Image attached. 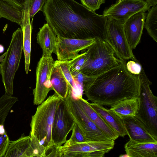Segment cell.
I'll return each mask as SVG.
<instances>
[{
  "instance_id": "obj_17",
  "label": "cell",
  "mask_w": 157,
  "mask_h": 157,
  "mask_svg": "<svg viewBox=\"0 0 157 157\" xmlns=\"http://www.w3.org/2000/svg\"><path fill=\"white\" fill-rule=\"evenodd\" d=\"M83 111L89 118L111 140H115L119 137L103 118L91 107L87 100L82 98V94L76 98Z\"/></svg>"
},
{
  "instance_id": "obj_34",
  "label": "cell",
  "mask_w": 157,
  "mask_h": 157,
  "mask_svg": "<svg viewBox=\"0 0 157 157\" xmlns=\"http://www.w3.org/2000/svg\"><path fill=\"white\" fill-rule=\"evenodd\" d=\"M126 67L128 71L132 74L138 75L143 68L138 61L129 60L126 63Z\"/></svg>"
},
{
  "instance_id": "obj_2",
  "label": "cell",
  "mask_w": 157,
  "mask_h": 157,
  "mask_svg": "<svg viewBox=\"0 0 157 157\" xmlns=\"http://www.w3.org/2000/svg\"><path fill=\"white\" fill-rule=\"evenodd\" d=\"M126 60L97 76L82 87L85 94L92 103L111 106L124 100L138 97L139 82L138 75L129 72Z\"/></svg>"
},
{
  "instance_id": "obj_38",
  "label": "cell",
  "mask_w": 157,
  "mask_h": 157,
  "mask_svg": "<svg viewBox=\"0 0 157 157\" xmlns=\"http://www.w3.org/2000/svg\"><path fill=\"white\" fill-rule=\"evenodd\" d=\"M5 54L6 53H5L2 55L0 57V63H1L3 60L5 55Z\"/></svg>"
},
{
  "instance_id": "obj_16",
  "label": "cell",
  "mask_w": 157,
  "mask_h": 157,
  "mask_svg": "<svg viewBox=\"0 0 157 157\" xmlns=\"http://www.w3.org/2000/svg\"><path fill=\"white\" fill-rule=\"evenodd\" d=\"M4 157H36L29 136L22 135L15 141H10Z\"/></svg>"
},
{
  "instance_id": "obj_3",
  "label": "cell",
  "mask_w": 157,
  "mask_h": 157,
  "mask_svg": "<svg viewBox=\"0 0 157 157\" xmlns=\"http://www.w3.org/2000/svg\"><path fill=\"white\" fill-rule=\"evenodd\" d=\"M64 99L55 93L39 105L32 116L29 135L35 136L45 147L46 155L55 145L52 138L53 120L57 109Z\"/></svg>"
},
{
  "instance_id": "obj_26",
  "label": "cell",
  "mask_w": 157,
  "mask_h": 157,
  "mask_svg": "<svg viewBox=\"0 0 157 157\" xmlns=\"http://www.w3.org/2000/svg\"><path fill=\"white\" fill-rule=\"evenodd\" d=\"M17 101V97L6 93L0 98V125H4L10 110Z\"/></svg>"
},
{
  "instance_id": "obj_14",
  "label": "cell",
  "mask_w": 157,
  "mask_h": 157,
  "mask_svg": "<svg viewBox=\"0 0 157 157\" xmlns=\"http://www.w3.org/2000/svg\"><path fill=\"white\" fill-rule=\"evenodd\" d=\"M122 119L130 139L141 142H157V138L151 133L145 125L135 116L125 117Z\"/></svg>"
},
{
  "instance_id": "obj_5",
  "label": "cell",
  "mask_w": 157,
  "mask_h": 157,
  "mask_svg": "<svg viewBox=\"0 0 157 157\" xmlns=\"http://www.w3.org/2000/svg\"><path fill=\"white\" fill-rule=\"evenodd\" d=\"M138 75L139 108L135 116L142 122L151 133L157 138V97L150 89L152 83L143 68Z\"/></svg>"
},
{
  "instance_id": "obj_29",
  "label": "cell",
  "mask_w": 157,
  "mask_h": 157,
  "mask_svg": "<svg viewBox=\"0 0 157 157\" xmlns=\"http://www.w3.org/2000/svg\"><path fill=\"white\" fill-rule=\"evenodd\" d=\"M72 131V133L70 138L66 141L64 144L63 146H68L77 143L88 141L76 123Z\"/></svg>"
},
{
  "instance_id": "obj_22",
  "label": "cell",
  "mask_w": 157,
  "mask_h": 157,
  "mask_svg": "<svg viewBox=\"0 0 157 157\" xmlns=\"http://www.w3.org/2000/svg\"><path fill=\"white\" fill-rule=\"evenodd\" d=\"M51 82L52 90L59 96L65 99L67 97L71 87L60 68L55 62Z\"/></svg>"
},
{
  "instance_id": "obj_13",
  "label": "cell",
  "mask_w": 157,
  "mask_h": 157,
  "mask_svg": "<svg viewBox=\"0 0 157 157\" xmlns=\"http://www.w3.org/2000/svg\"><path fill=\"white\" fill-rule=\"evenodd\" d=\"M56 43L54 53L58 60H70L76 56L81 51L87 49L95 41V38L79 39L56 36Z\"/></svg>"
},
{
  "instance_id": "obj_19",
  "label": "cell",
  "mask_w": 157,
  "mask_h": 157,
  "mask_svg": "<svg viewBox=\"0 0 157 157\" xmlns=\"http://www.w3.org/2000/svg\"><path fill=\"white\" fill-rule=\"evenodd\" d=\"M124 148L129 157H157V142H141L129 139Z\"/></svg>"
},
{
  "instance_id": "obj_35",
  "label": "cell",
  "mask_w": 157,
  "mask_h": 157,
  "mask_svg": "<svg viewBox=\"0 0 157 157\" xmlns=\"http://www.w3.org/2000/svg\"><path fill=\"white\" fill-rule=\"evenodd\" d=\"M15 6L24 8L29 5L30 0H3Z\"/></svg>"
},
{
  "instance_id": "obj_10",
  "label": "cell",
  "mask_w": 157,
  "mask_h": 157,
  "mask_svg": "<svg viewBox=\"0 0 157 157\" xmlns=\"http://www.w3.org/2000/svg\"><path fill=\"white\" fill-rule=\"evenodd\" d=\"M54 61L52 56L42 55L36 68V82L33 90V103L39 105L46 99L49 92L52 90L51 82Z\"/></svg>"
},
{
  "instance_id": "obj_4",
  "label": "cell",
  "mask_w": 157,
  "mask_h": 157,
  "mask_svg": "<svg viewBox=\"0 0 157 157\" xmlns=\"http://www.w3.org/2000/svg\"><path fill=\"white\" fill-rule=\"evenodd\" d=\"M87 61L80 72L86 75L96 76L118 65L121 59L115 56L114 51L103 39H95L88 48Z\"/></svg>"
},
{
  "instance_id": "obj_27",
  "label": "cell",
  "mask_w": 157,
  "mask_h": 157,
  "mask_svg": "<svg viewBox=\"0 0 157 157\" xmlns=\"http://www.w3.org/2000/svg\"><path fill=\"white\" fill-rule=\"evenodd\" d=\"M86 51L78 55L73 59L69 60L71 73L80 72L84 67L88 58Z\"/></svg>"
},
{
  "instance_id": "obj_24",
  "label": "cell",
  "mask_w": 157,
  "mask_h": 157,
  "mask_svg": "<svg viewBox=\"0 0 157 157\" xmlns=\"http://www.w3.org/2000/svg\"><path fill=\"white\" fill-rule=\"evenodd\" d=\"M24 8L17 7L0 0V18H4L22 26Z\"/></svg>"
},
{
  "instance_id": "obj_11",
  "label": "cell",
  "mask_w": 157,
  "mask_h": 157,
  "mask_svg": "<svg viewBox=\"0 0 157 157\" xmlns=\"http://www.w3.org/2000/svg\"><path fill=\"white\" fill-rule=\"evenodd\" d=\"M151 7L144 0H117L115 4L104 9L102 15L124 24L134 14L148 11Z\"/></svg>"
},
{
  "instance_id": "obj_37",
  "label": "cell",
  "mask_w": 157,
  "mask_h": 157,
  "mask_svg": "<svg viewBox=\"0 0 157 157\" xmlns=\"http://www.w3.org/2000/svg\"><path fill=\"white\" fill-rule=\"evenodd\" d=\"M4 50V48L3 46L0 44V53H1L3 52Z\"/></svg>"
},
{
  "instance_id": "obj_39",
  "label": "cell",
  "mask_w": 157,
  "mask_h": 157,
  "mask_svg": "<svg viewBox=\"0 0 157 157\" xmlns=\"http://www.w3.org/2000/svg\"><path fill=\"white\" fill-rule=\"evenodd\" d=\"M119 157H129L128 155L127 154H125L121 155H120L119 156Z\"/></svg>"
},
{
  "instance_id": "obj_36",
  "label": "cell",
  "mask_w": 157,
  "mask_h": 157,
  "mask_svg": "<svg viewBox=\"0 0 157 157\" xmlns=\"http://www.w3.org/2000/svg\"><path fill=\"white\" fill-rule=\"evenodd\" d=\"M147 2L151 6H155L157 4V0H144Z\"/></svg>"
},
{
  "instance_id": "obj_9",
  "label": "cell",
  "mask_w": 157,
  "mask_h": 157,
  "mask_svg": "<svg viewBox=\"0 0 157 157\" xmlns=\"http://www.w3.org/2000/svg\"><path fill=\"white\" fill-rule=\"evenodd\" d=\"M114 140L90 141L59 146V157H103L113 148Z\"/></svg>"
},
{
  "instance_id": "obj_23",
  "label": "cell",
  "mask_w": 157,
  "mask_h": 157,
  "mask_svg": "<svg viewBox=\"0 0 157 157\" xmlns=\"http://www.w3.org/2000/svg\"><path fill=\"white\" fill-rule=\"evenodd\" d=\"M138 97L120 101L111 106L110 109L121 118L127 116H135L138 111Z\"/></svg>"
},
{
  "instance_id": "obj_1",
  "label": "cell",
  "mask_w": 157,
  "mask_h": 157,
  "mask_svg": "<svg viewBox=\"0 0 157 157\" xmlns=\"http://www.w3.org/2000/svg\"><path fill=\"white\" fill-rule=\"evenodd\" d=\"M42 11L56 36L104 40L108 18L75 0H48Z\"/></svg>"
},
{
  "instance_id": "obj_25",
  "label": "cell",
  "mask_w": 157,
  "mask_h": 157,
  "mask_svg": "<svg viewBox=\"0 0 157 157\" xmlns=\"http://www.w3.org/2000/svg\"><path fill=\"white\" fill-rule=\"evenodd\" d=\"M144 27L149 36L157 42V5L152 6L148 11Z\"/></svg>"
},
{
  "instance_id": "obj_12",
  "label": "cell",
  "mask_w": 157,
  "mask_h": 157,
  "mask_svg": "<svg viewBox=\"0 0 157 157\" xmlns=\"http://www.w3.org/2000/svg\"><path fill=\"white\" fill-rule=\"evenodd\" d=\"M75 123L64 99L57 109L54 117L52 138L55 145H61L66 142L67 136Z\"/></svg>"
},
{
  "instance_id": "obj_21",
  "label": "cell",
  "mask_w": 157,
  "mask_h": 157,
  "mask_svg": "<svg viewBox=\"0 0 157 157\" xmlns=\"http://www.w3.org/2000/svg\"><path fill=\"white\" fill-rule=\"evenodd\" d=\"M56 36L48 24L46 23L39 28L36 39L42 51V55L52 56L55 48Z\"/></svg>"
},
{
  "instance_id": "obj_7",
  "label": "cell",
  "mask_w": 157,
  "mask_h": 157,
  "mask_svg": "<svg viewBox=\"0 0 157 157\" xmlns=\"http://www.w3.org/2000/svg\"><path fill=\"white\" fill-rule=\"evenodd\" d=\"M70 88L64 99L70 112L88 141L113 140L107 136L86 115L80 106L76 98L73 96Z\"/></svg>"
},
{
  "instance_id": "obj_32",
  "label": "cell",
  "mask_w": 157,
  "mask_h": 157,
  "mask_svg": "<svg viewBox=\"0 0 157 157\" xmlns=\"http://www.w3.org/2000/svg\"><path fill=\"white\" fill-rule=\"evenodd\" d=\"M73 78L82 86H83L92 81L96 76H89L84 75L80 72L71 73Z\"/></svg>"
},
{
  "instance_id": "obj_20",
  "label": "cell",
  "mask_w": 157,
  "mask_h": 157,
  "mask_svg": "<svg viewBox=\"0 0 157 157\" xmlns=\"http://www.w3.org/2000/svg\"><path fill=\"white\" fill-rule=\"evenodd\" d=\"M23 35V51L25 57L26 73L29 72L30 61L31 34L32 22L30 21L29 7L24 8V13L22 26L21 27Z\"/></svg>"
},
{
  "instance_id": "obj_18",
  "label": "cell",
  "mask_w": 157,
  "mask_h": 157,
  "mask_svg": "<svg viewBox=\"0 0 157 157\" xmlns=\"http://www.w3.org/2000/svg\"><path fill=\"white\" fill-rule=\"evenodd\" d=\"M92 108L105 120L118 135L124 137L127 135L122 119L110 109H107L98 104L90 103Z\"/></svg>"
},
{
  "instance_id": "obj_28",
  "label": "cell",
  "mask_w": 157,
  "mask_h": 157,
  "mask_svg": "<svg viewBox=\"0 0 157 157\" xmlns=\"http://www.w3.org/2000/svg\"><path fill=\"white\" fill-rule=\"evenodd\" d=\"M59 66L65 78L68 82L71 88L73 91L75 90V81L70 70L69 60L54 61Z\"/></svg>"
},
{
  "instance_id": "obj_6",
  "label": "cell",
  "mask_w": 157,
  "mask_h": 157,
  "mask_svg": "<svg viewBox=\"0 0 157 157\" xmlns=\"http://www.w3.org/2000/svg\"><path fill=\"white\" fill-rule=\"evenodd\" d=\"M23 40L22 30L18 28L13 32L4 59L0 63V73L5 93L10 95L13 94V79L22 55Z\"/></svg>"
},
{
  "instance_id": "obj_31",
  "label": "cell",
  "mask_w": 157,
  "mask_h": 157,
  "mask_svg": "<svg viewBox=\"0 0 157 157\" xmlns=\"http://www.w3.org/2000/svg\"><path fill=\"white\" fill-rule=\"evenodd\" d=\"M47 0H30L29 13L30 19L33 18L39 11H42L43 6Z\"/></svg>"
},
{
  "instance_id": "obj_33",
  "label": "cell",
  "mask_w": 157,
  "mask_h": 157,
  "mask_svg": "<svg viewBox=\"0 0 157 157\" xmlns=\"http://www.w3.org/2000/svg\"><path fill=\"white\" fill-rule=\"evenodd\" d=\"M106 0H80L82 5L88 9L95 11L98 9L101 5L104 3Z\"/></svg>"
},
{
  "instance_id": "obj_8",
  "label": "cell",
  "mask_w": 157,
  "mask_h": 157,
  "mask_svg": "<svg viewBox=\"0 0 157 157\" xmlns=\"http://www.w3.org/2000/svg\"><path fill=\"white\" fill-rule=\"evenodd\" d=\"M104 40L109 45L119 59L136 60L130 48L124 33L123 24L116 20L108 18Z\"/></svg>"
},
{
  "instance_id": "obj_30",
  "label": "cell",
  "mask_w": 157,
  "mask_h": 157,
  "mask_svg": "<svg viewBox=\"0 0 157 157\" xmlns=\"http://www.w3.org/2000/svg\"><path fill=\"white\" fill-rule=\"evenodd\" d=\"M10 141L4 125H0V157L4 156Z\"/></svg>"
},
{
  "instance_id": "obj_15",
  "label": "cell",
  "mask_w": 157,
  "mask_h": 157,
  "mask_svg": "<svg viewBox=\"0 0 157 157\" xmlns=\"http://www.w3.org/2000/svg\"><path fill=\"white\" fill-rule=\"evenodd\" d=\"M145 12L140 11L134 14L123 24L126 38L132 50L140 42L146 16Z\"/></svg>"
}]
</instances>
